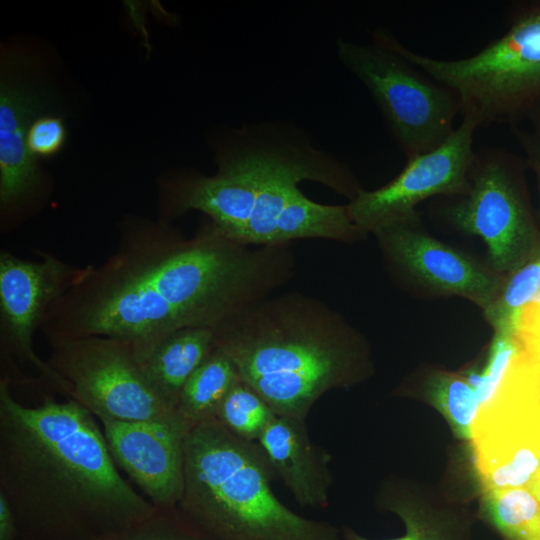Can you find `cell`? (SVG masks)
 Here are the masks:
<instances>
[{"label": "cell", "mask_w": 540, "mask_h": 540, "mask_svg": "<svg viewBox=\"0 0 540 540\" xmlns=\"http://www.w3.org/2000/svg\"><path fill=\"white\" fill-rule=\"evenodd\" d=\"M483 504L505 540H540V503L528 488L485 492Z\"/></svg>", "instance_id": "20"}, {"label": "cell", "mask_w": 540, "mask_h": 540, "mask_svg": "<svg viewBox=\"0 0 540 540\" xmlns=\"http://www.w3.org/2000/svg\"><path fill=\"white\" fill-rule=\"evenodd\" d=\"M289 244L247 246L212 222L190 237L163 220L123 222L115 251L90 264L47 310L48 344L103 336L128 343L142 363L168 335L211 327L290 281Z\"/></svg>", "instance_id": "1"}, {"label": "cell", "mask_w": 540, "mask_h": 540, "mask_svg": "<svg viewBox=\"0 0 540 540\" xmlns=\"http://www.w3.org/2000/svg\"><path fill=\"white\" fill-rule=\"evenodd\" d=\"M518 346L512 336L494 334L488 361L481 374L470 372L466 378L475 390L480 407L496 393L508 367L517 354Z\"/></svg>", "instance_id": "25"}, {"label": "cell", "mask_w": 540, "mask_h": 540, "mask_svg": "<svg viewBox=\"0 0 540 540\" xmlns=\"http://www.w3.org/2000/svg\"><path fill=\"white\" fill-rule=\"evenodd\" d=\"M214 345L276 415L306 420L327 392L372 371L365 338L301 292L269 296L214 328Z\"/></svg>", "instance_id": "3"}, {"label": "cell", "mask_w": 540, "mask_h": 540, "mask_svg": "<svg viewBox=\"0 0 540 540\" xmlns=\"http://www.w3.org/2000/svg\"><path fill=\"white\" fill-rule=\"evenodd\" d=\"M274 478L257 442L206 421L185 440L178 507L215 540H343L334 524L286 506L272 489Z\"/></svg>", "instance_id": "4"}, {"label": "cell", "mask_w": 540, "mask_h": 540, "mask_svg": "<svg viewBox=\"0 0 540 540\" xmlns=\"http://www.w3.org/2000/svg\"><path fill=\"white\" fill-rule=\"evenodd\" d=\"M522 151L527 168L535 177L539 210L538 221L540 225V97L524 109L509 124Z\"/></svg>", "instance_id": "26"}, {"label": "cell", "mask_w": 540, "mask_h": 540, "mask_svg": "<svg viewBox=\"0 0 540 540\" xmlns=\"http://www.w3.org/2000/svg\"><path fill=\"white\" fill-rule=\"evenodd\" d=\"M475 124L462 117L437 148L407 159L403 170L374 190L362 189L347 203L354 224L364 233L417 216L416 206L438 195L460 196L469 190L475 148Z\"/></svg>", "instance_id": "10"}, {"label": "cell", "mask_w": 540, "mask_h": 540, "mask_svg": "<svg viewBox=\"0 0 540 540\" xmlns=\"http://www.w3.org/2000/svg\"><path fill=\"white\" fill-rule=\"evenodd\" d=\"M379 503L382 509L398 515L405 525L402 536L382 540H472L471 523L465 517L415 503L389 487L381 493ZM341 534L343 540H376L350 527L342 528Z\"/></svg>", "instance_id": "19"}, {"label": "cell", "mask_w": 540, "mask_h": 540, "mask_svg": "<svg viewBox=\"0 0 540 540\" xmlns=\"http://www.w3.org/2000/svg\"><path fill=\"white\" fill-rule=\"evenodd\" d=\"M426 396L446 418L454 433L471 440L473 425L480 409L475 390L465 377L437 371L427 379Z\"/></svg>", "instance_id": "22"}, {"label": "cell", "mask_w": 540, "mask_h": 540, "mask_svg": "<svg viewBox=\"0 0 540 540\" xmlns=\"http://www.w3.org/2000/svg\"><path fill=\"white\" fill-rule=\"evenodd\" d=\"M528 489L531 491V493L534 495V497L540 503V471L536 475L535 479L532 481V483L530 484Z\"/></svg>", "instance_id": "30"}, {"label": "cell", "mask_w": 540, "mask_h": 540, "mask_svg": "<svg viewBox=\"0 0 540 540\" xmlns=\"http://www.w3.org/2000/svg\"><path fill=\"white\" fill-rule=\"evenodd\" d=\"M40 260L0 253V339L4 357L33 365L56 392L69 398L67 384L33 349V335L40 329L49 307L77 280L83 267H75L42 251Z\"/></svg>", "instance_id": "11"}, {"label": "cell", "mask_w": 540, "mask_h": 540, "mask_svg": "<svg viewBox=\"0 0 540 540\" xmlns=\"http://www.w3.org/2000/svg\"><path fill=\"white\" fill-rule=\"evenodd\" d=\"M65 135V127L59 117L41 116L29 126L28 148L36 159L50 157L61 149Z\"/></svg>", "instance_id": "27"}, {"label": "cell", "mask_w": 540, "mask_h": 540, "mask_svg": "<svg viewBox=\"0 0 540 540\" xmlns=\"http://www.w3.org/2000/svg\"><path fill=\"white\" fill-rule=\"evenodd\" d=\"M102 431L115 464L157 508L178 506L184 488L187 430L172 420L103 421Z\"/></svg>", "instance_id": "13"}, {"label": "cell", "mask_w": 540, "mask_h": 540, "mask_svg": "<svg viewBox=\"0 0 540 540\" xmlns=\"http://www.w3.org/2000/svg\"><path fill=\"white\" fill-rule=\"evenodd\" d=\"M475 468L485 492L528 488L540 471V371L519 352L473 425Z\"/></svg>", "instance_id": "8"}, {"label": "cell", "mask_w": 540, "mask_h": 540, "mask_svg": "<svg viewBox=\"0 0 540 540\" xmlns=\"http://www.w3.org/2000/svg\"><path fill=\"white\" fill-rule=\"evenodd\" d=\"M103 540H215L178 506L157 508L144 519Z\"/></svg>", "instance_id": "24"}, {"label": "cell", "mask_w": 540, "mask_h": 540, "mask_svg": "<svg viewBox=\"0 0 540 540\" xmlns=\"http://www.w3.org/2000/svg\"><path fill=\"white\" fill-rule=\"evenodd\" d=\"M49 347L46 362L67 384L68 400L101 422L177 418L148 381L128 343L88 336L52 342Z\"/></svg>", "instance_id": "9"}, {"label": "cell", "mask_w": 540, "mask_h": 540, "mask_svg": "<svg viewBox=\"0 0 540 540\" xmlns=\"http://www.w3.org/2000/svg\"><path fill=\"white\" fill-rule=\"evenodd\" d=\"M514 339L523 352L540 350V290L522 310Z\"/></svg>", "instance_id": "28"}, {"label": "cell", "mask_w": 540, "mask_h": 540, "mask_svg": "<svg viewBox=\"0 0 540 540\" xmlns=\"http://www.w3.org/2000/svg\"><path fill=\"white\" fill-rule=\"evenodd\" d=\"M0 540H19L15 514L3 494L0 493Z\"/></svg>", "instance_id": "29"}, {"label": "cell", "mask_w": 540, "mask_h": 540, "mask_svg": "<svg viewBox=\"0 0 540 540\" xmlns=\"http://www.w3.org/2000/svg\"><path fill=\"white\" fill-rule=\"evenodd\" d=\"M540 290V252L506 275L491 304L483 311L495 334L514 337L522 310Z\"/></svg>", "instance_id": "21"}, {"label": "cell", "mask_w": 540, "mask_h": 540, "mask_svg": "<svg viewBox=\"0 0 540 540\" xmlns=\"http://www.w3.org/2000/svg\"><path fill=\"white\" fill-rule=\"evenodd\" d=\"M366 236L352 221L347 204H320L295 190L277 222L275 245L292 240L323 238L352 243Z\"/></svg>", "instance_id": "17"}, {"label": "cell", "mask_w": 540, "mask_h": 540, "mask_svg": "<svg viewBox=\"0 0 540 540\" xmlns=\"http://www.w3.org/2000/svg\"><path fill=\"white\" fill-rule=\"evenodd\" d=\"M526 162L506 149L475 148L469 190L447 205V221L480 237L491 268L508 275L540 252V225L525 184Z\"/></svg>", "instance_id": "7"}, {"label": "cell", "mask_w": 540, "mask_h": 540, "mask_svg": "<svg viewBox=\"0 0 540 540\" xmlns=\"http://www.w3.org/2000/svg\"><path fill=\"white\" fill-rule=\"evenodd\" d=\"M275 416L267 402L239 380L218 406L215 420L237 437L257 442Z\"/></svg>", "instance_id": "23"}, {"label": "cell", "mask_w": 540, "mask_h": 540, "mask_svg": "<svg viewBox=\"0 0 540 540\" xmlns=\"http://www.w3.org/2000/svg\"><path fill=\"white\" fill-rule=\"evenodd\" d=\"M342 64L365 86L406 159L440 146L460 114L456 94L417 68L377 29L369 44L337 41Z\"/></svg>", "instance_id": "6"}, {"label": "cell", "mask_w": 540, "mask_h": 540, "mask_svg": "<svg viewBox=\"0 0 540 540\" xmlns=\"http://www.w3.org/2000/svg\"><path fill=\"white\" fill-rule=\"evenodd\" d=\"M95 417L73 400H16L0 380V493L19 540H103L156 507L118 472Z\"/></svg>", "instance_id": "2"}, {"label": "cell", "mask_w": 540, "mask_h": 540, "mask_svg": "<svg viewBox=\"0 0 540 540\" xmlns=\"http://www.w3.org/2000/svg\"><path fill=\"white\" fill-rule=\"evenodd\" d=\"M504 34L464 58L439 59L390 44L428 76L452 90L460 115L476 128L509 124L540 97V0L512 4Z\"/></svg>", "instance_id": "5"}, {"label": "cell", "mask_w": 540, "mask_h": 540, "mask_svg": "<svg viewBox=\"0 0 540 540\" xmlns=\"http://www.w3.org/2000/svg\"><path fill=\"white\" fill-rule=\"evenodd\" d=\"M38 98L21 80L2 75L0 88V203L6 209L30 196L40 183L28 130Z\"/></svg>", "instance_id": "15"}, {"label": "cell", "mask_w": 540, "mask_h": 540, "mask_svg": "<svg viewBox=\"0 0 540 540\" xmlns=\"http://www.w3.org/2000/svg\"><path fill=\"white\" fill-rule=\"evenodd\" d=\"M373 234L390 268L430 293L463 297L484 311L505 280L506 275L428 234L418 215Z\"/></svg>", "instance_id": "12"}, {"label": "cell", "mask_w": 540, "mask_h": 540, "mask_svg": "<svg viewBox=\"0 0 540 540\" xmlns=\"http://www.w3.org/2000/svg\"><path fill=\"white\" fill-rule=\"evenodd\" d=\"M239 380L233 362L214 345L179 395L175 411L188 433L196 426L215 419L218 406Z\"/></svg>", "instance_id": "18"}, {"label": "cell", "mask_w": 540, "mask_h": 540, "mask_svg": "<svg viewBox=\"0 0 540 540\" xmlns=\"http://www.w3.org/2000/svg\"><path fill=\"white\" fill-rule=\"evenodd\" d=\"M257 443L301 507L327 508L333 482L331 455L311 440L305 420L276 415Z\"/></svg>", "instance_id": "14"}, {"label": "cell", "mask_w": 540, "mask_h": 540, "mask_svg": "<svg viewBox=\"0 0 540 540\" xmlns=\"http://www.w3.org/2000/svg\"><path fill=\"white\" fill-rule=\"evenodd\" d=\"M214 348V328L187 327L163 339L140 363L148 381L174 410L180 392Z\"/></svg>", "instance_id": "16"}]
</instances>
